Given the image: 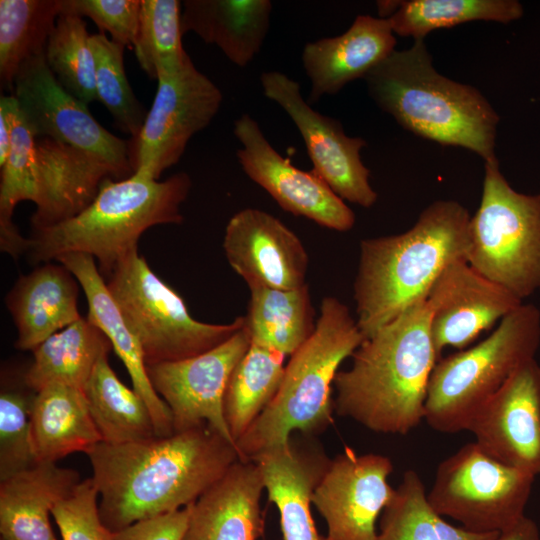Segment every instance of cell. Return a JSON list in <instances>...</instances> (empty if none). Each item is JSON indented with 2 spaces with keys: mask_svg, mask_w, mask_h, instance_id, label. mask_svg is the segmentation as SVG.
<instances>
[{
  "mask_svg": "<svg viewBox=\"0 0 540 540\" xmlns=\"http://www.w3.org/2000/svg\"><path fill=\"white\" fill-rule=\"evenodd\" d=\"M86 455L100 517L112 532L194 503L240 460L236 446L208 425L140 442H100Z\"/></svg>",
  "mask_w": 540,
  "mask_h": 540,
  "instance_id": "cell-1",
  "label": "cell"
},
{
  "mask_svg": "<svg viewBox=\"0 0 540 540\" xmlns=\"http://www.w3.org/2000/svg\"><path fill=\"white\" fill-rule=\"evenodd\" d=\"M438 358L425 296L366 338L351 367L337 372L334 409L373 432L405 435L424 420Z\"/></svg>",
  "mask_w": 540,
  "mask_h": 540,
  "instance_id": "cell-2",
  "label": "cell"
},
{
  "mask_svg": "<svg viewBox=\"0 0 540 540\" xmlns=\"http://www.w3.org/2000/svg\"><path fill=\"white\" fill-rule=\"evenodd\" d=\"M470 218L459 202L439 200L407 231L361 241L354 299L365 339L425 297L449 264L466 260Z\"/></svg>",
  "mask_w": 540,
  "mask_h": 540,
  "instance_id": "cell-3",
  "label": "cell"
},
{
  "mask_svg": "<svg viewBox=\"0 0 540 540\" xmlns=\"http://www.w3.org/2000/svg\"><path fill=\"white\" fill-rule=\"evenodd\" d=\"M364 79L376 105L404 129L496 159L497 112L475 87L438 73L424 40L395 50Z\"/></svg>",
  "mask_w": 540,
  "mask_h": 540,
  "instance_id": "cell-4",
  "label": "cell"
},
{
  "mask_svg": "<svg viewBox=\"0 0 540 540\" xmlns=\"http://www.w3.org/2000/svg\"><path fill=\"white\" fill-rule=\"evenodd\" d=\"M191 188L190 176L176 173L164 181L134 174L106 178L93 202L79 214L53 226L33 230L26 254L31 263L50 262L70 253L87 254L103 277L138 249L141 235L160 224H180L181 204Z\"/></svg>",
  "mask_w": 540,
  "mask_h": 540,
  "instance_id": "cell-5",
  "label": "cell"
},
{
  "mask_svg": "<svg viewBox=\"0 0 540 540\" xmlns=\"http://www.w3.org/2000/svg\"><path fill=\"white\" fill-rule=\"evenodd\" d=\"M364 340L348 307L335 297L324 298L315 331L291 355L274 399L237 440L240 460L251 461L288 442L294 431L304 436L324 431L333 422L338 368Z\"/></svg>",
  "mask_w": 540,
  "mask_h": 540,
  "instance_id": "cell-6",
  "label": "cell"
},
{
  "mask_svg": "<svg viewBox=\"0 0 540 540\" xmlns=\"http://www.w3.org/2000/svg\"><path fill=\"white\" fill-rule=\"evenodd\" d=\"M540 346V311L521 304L483 341L436 362L424 420L440 433L466 431L476 412Z\"/></svg>",
  "mask_w": 540,
  "mask_h": 540,
  "instance_id": "cell-7",
  "label": "cell"
},
{
  "mask_svg": "<svg viewBox=\"0 0 540 540\" xmlns=\"http://www.w3.org/2000/svg\"><path fill=\"white\" fill-rule=\"evenodd\" d=\"M484 170L466 261L523 301L540 288V194L514 190L497 158L486 161Z\"/></svg>",
  "mask_w": 540,
  "mask_h": 540,
  "instance_id": "cell-8",
  "label": "cell"
},
{
  "mask_svg": "<svg viewBox=\"0 0 540 540\" xmlns=\"http://www.w3.org/2000/svg\"><path fill=\"white\" fill-rule=\"evenodd\" d=\"M106 285L147 365L199 355L244 326V316L229 324L194 319L184 300L151 270L138 249L116 266Z\"/></svg>",
  "mask_w": 540,
  "mask_h": 540,
  "instance_id": "cell-9",
  "label": "cell"
},
{
  "mask_svg": "<svg viewBox=\"0 0 540 540\" xmlns=\"http://www.w3.org/2000/svg\"><path fill=\"white\" fill-rule=\"evenodd\" d=\"M535 476L486 454L474 441L440 462L427 499L475 533H501L525 515Z\"/></svg>",
  "mask_w": 540,
  "mask_h": 540,
  "instance_id": "cell-10",
  "label": "cell"
},
{
  "mask_svg": "<svg viewBox=\"0 0 540 540\" xmlns=\"http://www.w3.org/2000/svg\"><path fill=\"white\" fill-rule=\"evenodd\" d=\"M157 91L138 136L132 139L133 174L158 180L177 164L193 135L218 113L221 90L193 64L190 56L173 73L157 75Z\"/></svg>",
  "mask_w": 540,
  "mask_h": 540,
  "instance_id": "cell-11",
  "label": "cell"
},
{
  "mask_svg": "<svg viewBox=\"0 0 540 540\" xmlns=\"http://www.w3.org/2000/svg\"><path fill=\"white\" fill-rule=\"evenodd\" d=\"M11 95L34 137L50 138L101 158L117 180L133 174L128 143L107 131L86 104L61 86L44 54L22 65Z\"/></svg>",
  "mask_w": 540,
  "mask_h": 540,
  "instance_id": "cell-12",
  "label": "cell"
},
{
  "mask_svg": "<svg viewBox=\"0 0 540 540\" xmlns=\"http://www.w3.org/2000/svg\"><path fill=\"white\" fill-rule=\"evenodd\" d=\"M263 94L277 103L297 127L313 164V171L343 200L372 207L378 198L370 171L361 160L367 142L346 135L341 122L314 110L300 85L279 71L260 75Z\"/></svg>",
  "mask_w": 540,
  "mask_h": 540,
  "instance_id": "cell-13",
  "label": "cell"
},
{
  "mask_svg": "<svg viewBox=\"0 0 540 540\" xmlns=\"http://www.w3.org/2000/svg\"><path fill=\"white\" fill-rule=\"evenodd\" d=\"M245 323L225 342L199 355L147 365L150 382L168 406L174 432L208 425L231 444L224 416L230 376L250 346Z\"/></svg>",
  "mask_w": 540,
  "mask_h": 540,
  "instance_id": "cell-14",
  "label": "cell"
},
{
  "mask_svg": "<svg viewBox=\"0 0 540 540\" xmlns=\"http://www.w3.org/2000/svg\"><path fill=\"white\" fill-rule=\"evenodd\" d=\"M233 132L241 144L236 155L244 173L283 210L331 230L352 229V209L313 170H301L277 152L254 118L241 115Z\"/></svg>",
  "mask_w": 540,
  "mask_h": 540,
  "instance_id": "cell-15",
  "label": "cell"
},
{
  "mask_svg": "<svg viewBox=\"0 0 540 540\" xmlns=\"http://www.w3.org/2000/svg\"><path fill=\"white\" fill-rule=\"evenodd\" d=\"M389 457L357 454L349 447L330 461L312 494L327 524V540H375L376 522L392 499Z\"/></svg>",
  "mask_w": 540,
  "mask_h": 540,
  "instance_id": "cell-16",
  "label": "cell"
},
{
  "mask_svg": "<svg viewBox=\"0 0 540 540\" xmlns=\"http://www.w3.org/2000/svg\"><path fill=\"white\" fill-rule=\"evenodd\" d=\"M466 431L497 461L540 475V365L531 359L476 412Z\"/></svg>",
  "mask_w": 540,
  "mask_h": 540,
  "instance_id": "cell-17",
  "label": "cell"
},
{
  "mask_svg": "<svg viewBox=\"0 0 540 540\" xmlns=\"http://www.w3.org/2000/svg\"><path fill=\"white\" fill-rule=\"evenodd\" d=\"M426 299L439 357L446 347L464 348L522 304V300L480 274L465 259L454 261L442 271Z\"/></svg>",
  "mask_w": 540,
  "mask_h": 540,
  "instance_id": "cell-18",
  "label": "cell"
},
{
  "mask_svg": "<svg viewBox=\"0 0 540 540\" xmlns=\"http://www.w3.org/2000/svg\"><path fill=\"white\" fill-rule=\"evenodd\" d=\"M223 249L249 288L289 290L306 285L308 255L302 242L265 211L246 208L235 213L227 223Z\"/></svg>",
  "mask_w": 540,
  "mask_h": 540,
  "instance_id": "cell-19",
  "label": "cell"
},
{
  "mask_svg": "<svg viewBox=\"0 0 540 540\" xmlns=\"http://www.w3.org/2000/svg\"><path fill=\"white\" fill-rule=\"evenodd\" d=\"M32 173L33 230L79 214L93 202L106 178L117 180L112 167L101 158L46 137H35Z\"/></svg>",
  "mask_w": 540,
  "mask_h": 540,
  "instance_id": "cell-20",
  "label": "cell"
},
{
  "mask_svg": "<svg viewBox=\"0 0 540 540\" xmlns=\"http://www.w3.org/2000/svg\"><path fill=\"white\" fill-rule=\"evenodd\" d=\"M268 501L279 511L284 540H327L315 526L312 494L330 459L314 442L290 437L289 441L256 455Z\"/></svg>",
  "mask_w": 540,
  "mask_h": 540,
  "instance_id": "cell-21",
  "label": "cell"
},
{
  "mask_svg": "<svg viewBox=\"0 0 540 540\" xmlns=\"http://www.w3.org/2000/svg\"><path fill=\"white\" fill-rule=\"evenodd\" d=\"M396 38L387 19L358 15L341 35L305 44L301 54L311 83L309 104L337 94L366 75L395 51Z\"/></svg>",
  "mask_w": 540,
  "mask_h": 540,
  "instance_id": "cell-22",
  "label": "cell"
},
{
  "mask_svg": "<svg viewBox=\"0 0 540 540\" xmlns=\"http://www.w3.org/2000/svg\"><path fill=\"white\" fill-rule=\"evenodd\" d=\"M56 261L63 264L82 287L89 308L87 319L107 336L112 349L126 367L133 389L145 401L151 413L156 436L166 437L175 433L171 412L148 377L142 347L124 321L95 259L87 254L70 253Z\"/></svg>",
  "mask_w": 540,
  "mask_h": 540,
  "instance_id": "cell-23",
  "label": "cell"
},
{
  "mask_svg": "<svg viewBox=\"0 0 540 540\" xmlns=\"http://www.w3.org/2000/svg\"><path fill=\"white\" fill-rule=\"evenodd\" d=\"M264 489L257 464L238 460L190 505L182 540H257L264 530Z\"/></svg>",
  "mask_w": 540,
  "mask_h": 540,
  "instance_id": "cell-24",
  "label": "cell"
},
{
  "mask_svg": "<svg viewBox=\"0 0 540 540\" xmlns=\"http://www.w3.org/2000/svg\"><path fill=\"white\" fill-rule=\"evenodd\" d=\"M79 282L61 263L51 262L21 276L6 297L17 328L15 346L33 351L51 335L76 322Z\"/></svg>",
  "mask_w": 540,
  "mask_h": 540,
  "instance_id": "cell-25",
  "label": "cell"
},
{
  "mask_svg": "<svg viewBox=\"0 0 540 540\" xmlns=\"http://www.w3.org/2000/svg\"><path fill=\"white\" fill-rule=\"evenodd\" d=\"M79 473L37 463L0 481L2 540H57L50 523L54 505L80 482Z\"/></svg>",
  "mask_w": 540,
  "mask_h": 540,
  "instance_id": "cell-26",
  "label": "cell"
},
{
  "mask_svg": "<svg viewBox=\"0 0 540 540\" xmlns=\"http://www.w3.org/2000/svg\"><path fill=\"white\" fill-rule=\"evenodd\" d=\"M182 7L183 34H197L239 67L259 54L269 31L270 0H185Z\"/></svg>",
  "mask_w": 540,
  "mask_h": 540,
  "instance_id": "cell-27",
  "label": "cell"
},
{
  "mask_svg": "<svg viewBox=\"0 0 540 540\" xmlns=\"http://www.w3.org/2000/svg\"><path fill=\"white\" fill-rule=\"evenodd\" d=\"M31 445L37 463H56L102 442L84 391L52 384L37 391L31 409Z\"/></svg>",
  "mask_w": 540,
  "mask_h": 540,
  "instance_id": "cell-28",
  "label": "cell"
},
{
  "mask_svg": "<svg viewBox=\"0 0 540 540\" xmlns=\"http://www.w3.org/2000/svg\"><path fill=\"white\" fill-rule=\"evenodd\" d=\"M112 345L107 336L87 318H80L39 344L25 374L28 388L37 392L52 384L84 391L100 357Z\"/></svg>",
  "mask_w": 540,
  "mask_h": 540,
  "instance_id": "cell-29",
  "label": "cell"
},
{
  "mask_svg": "<svg viewBox=\"0 0 540 540\" xmlns=\"http://www.w3.org/2000/svg\"><path fill=\"white\" fill-rule=\"evenodd\" d=\"M108 354H103L97 361L84 388L102 442L126 444L156 437L145 401L118 378L110 366Z\"/></svg>",
  "mask_w": 540,
  "mask_h": 540,
  "instance_id": "cell-30",
  "label": "cell"
},
{
  "mask_svg": "<svg viewBox=\"0 0 540 540\" xmlns=\"http://www.w3.org/2000/svg\"><path fill=\"white\" fill-rule=\"evenodd\" d=\"M380 18L387 19L395 35L424 40L436 29L472 21L510 23L521 18L515 0H405L377 1Z\"/></svg>",
  "mask_w": 540,
  "mask_h": 540,
  "instance_id": "cell-31",
  "label": "cell"
},
{
  "mask_svg": "<svg viewBox=\"0 0 540 540\" xmlns=\"http://www.w3.org/2000/svg\"><path fill=\"white\" fill-rule=\"evenodd\" d=\"M245 327L251 342L294 354L314 333V311L308 285L282 290L250 288Z\"/></svg>",
  "mask_w": 540,
  "mask_h": 540,
  "instance_id": "cell-32",
  "label": "cell"
},
{
  "mask_svg": "<svg viewBox=\"0 0 540 540\" xmlns=\"http://www.w3.org/2000/svg\"><path fill=\"white\" fill-rule=\"evenodd\" d=\"M285 355L264 345L250 346L234 368L224 397V416L236 444L274 399L282 383Z\"/></svg>",
  "mask_w": 540,
  "mask_h": 540,
  "instance_id": "cell-33",
  "label": "cell"
},
{
  "mask_svg": "<svg viewBox=\"0 0 540 540\" xmlns=\"http://www.w3.org/2000/svg\"><path fill=\"white\" fill-rule=\"evenodd\" d=\"M0 109L9 120L11 147L1 168L0 182V248L14 259L26 253L28 238H24L13 223V213L21 201L34 198L33 157L35 137L29 129L13 95H1Z\"/></svg>",
  "mask_w": 540,
  "mask_h": 540,
  "instance_id": "cell-34",
  "label": "cell"
},
{
  "mask_svg": "<svg viewBox=\"0 0 540 540\" xmlns=\"http://www.w3.org/2000/svg\"><path fill=\"white\" fill-rule=\"evenodd\" d=\"M499 534L475 533L448 523L429 504L418 473L406 470L381 513L375 540H495Z\"/></svg>",
  "mask_w": 540,
  "mask_h": 540,
  "instance_id": "cell-35",
  "label": "cell"
},
{
  "mask_svg": "<svg viewBox=\"0 0 540 540\" xmlns=\"http://www.w3.org/2000/svg\"><path fill=\"white\" fill-rule=\"evenodd\" d=\"M59 0H0V84L13 92L22 65L45 53Z\"/></svg>",
  "mask_w": 540,
  "mask_h": 540,
  "instance_id": "cell-36",
  "label": "cell"
},
{
  "mask_svg": "<svg viewBox=\"0 0 540 540\" xmlns=\"http://www.w3.org/2000/svg\"><path fill=\"white\" fill-rule=\"evenodd\" d=\"M181 7L178 0H141L132 49L151 79L176 72L189 57L182 45Z\"/></svg>",
  "mask_w": 540,
  "mask_h": 540,
  "instance_id": "cell-37",
  "label": "cell"
},
{
  "mask_svg": "<svg viewBox=\"0 0 540 540\" xmlns=\"http://www.w3.org/2000/svg\"><path fill=\"white\" fill-rule=\"evenodd\" d=\"M84 18L62 13L49 36L45 59L61 86L88 105L97 100L95 59Z\"/></svg>",
  "mask_w": 540,
  "mask_h": 540,
  "instance_id": "cell-38",
  "label": "cell"
},
{
  "mask_svg": "<svg viewBox=\"0 0 540 540\" xmlns=\"http://www.w3.org/2000/svg\"><path fill=\"white\" fill-rule=\"evenodd\" d=\"M89 42L95 59L97 100L112 115L115 125L134 139L148 111L137 99L128 81L124 66L125 46L108 38L102 31L91 34Z\"/></svg>",
  "mask_w": 540,
  "mask_h": 540,
  "instance_id": "cell-39",
  "label": "cell"
},
{
  "mask_svg": "<svg viewBox=\"0 0 540 540\" xmlns=\"http://www.w3.org/2000/svg\"><path fill=\"white\" fill-rule=\"evenodd\" d=\"M33 394L2 388L0 394V481L37 464L31 445Z\"/></svg>",
  "mask_w": 540,
  "mask_h": 540,
  "instance_id": "cell-40",
  "label": "cell"
},
{
  "mask_svg": "<svg viewBox=\"0 0 540 540\" xmlns=\"http://www.w3.org/2000/svg\"><path fill=\"white\" fill-rule=\"evenodd\" d=\"M98 497L94 481L88 478L54 505L51 515L61 540H113V532L100 517Z\"/></svg>",
  "mask_w": 540,
  "mask_h": 540,
  "instance_id": "cell-41",
  "label": "cell"
},
{
  "mask_svg": "<svg viewBox=\"0 0 540 540\" xmlns=\"http://www.w3.org/2000/svg\"><path fill=\"white\" fill-rule=\"evenodd\" d=\"M141 0H59L60 14L90 18L100 31L132 49Z\"/></svg>",
  "mask_w": 540,
  "mask_h": 540,
  "instance_id": "cell-42",
  "label": "cell"
},
{
  "mask_svg": "<svg viewBox=\"0 0 540 540\" xmlns=\"http://www.w3.org/2000/svg\"><path fill=\"white\" fill-rule=\"evenodd\" d=\"M190 505L137 521L113 532V540H182L189 519Z\"/></svg>",
  "mask_w": 540,
  "mask_h": 540,
  "instance_id": "cell-43",
  "label": "cell"
},
{
  "mask_svg": "<svg viewBox=\"0 0 540 540\" xmlns=\"http://www.w3.org/2000/svg\"><path fill=\"white\" fill-rule=\"evenodd\" d=\"M495 540H540L537 524L525 516L513 527L501 532Z\"/></svg>",
  "mask_w": 540,
  "mask_h": 540,
  "instance_id": "cell-44",
  "label": "cell"
},
{
  "mask_svg": "<svg viewBox=\"0 0 540 540\" xmlns=\"http://www.w3.org/2000/svg\"><path fill=\"white\" fill-rule=\"evenodd\" d=\"M11 147L10 123L6 113L0 109V167L2 168L9 156Z\"/></svg>",
  "mask_w": 540,
  "mask_h": 540,
  "instance_id": "cell-45",
  "label": "cell"
}]
</instances>
